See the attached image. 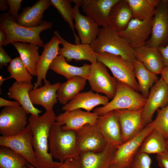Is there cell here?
<instances>
[{
    "label": "cell",
    "mask_w": 168,
    "mask_h": 168,
    "mask_svg": "<svg viewBox=\"0 0 168 168\" xmlns=\"http://www.w3.org/2000/svg\"><path fill=\"white\" fill-rule=\"evenodd\" d=\"M56 118L52 110L46 111L40 116L31 114L28 118L33 133V148L37 156L38 168H56L63 163L54 161L49 152V136Z\"/></svg>",
    "instance_id": "1"
},
{
    "label": "cell",
    "mask_w": 168,
    "mask_h": 168,
    "mask_svg": "<svg viewBox=\"0 0 168 168\" xmlns=\"http://www.w3.org/2000/svg\"><path fill=\"white\" fill-rule=\"evenodd\" d=\"M51 22L43 21L39 26L29 28L18 24L8 12L0 16V28L6 32L7 38L3 46H6L14 42H20L35 44L39 47L43 46L44 42L40 37L43 30L51 29Z\"/></svg>",
    "instance_id": "2"
},
{
    "label": "cell",
    "mask_w": 168,
    "mask_h": 168,
    "mask_svg": "<svg viewBox=\"0 0 168 168\" xmlns=\"http://www.w3.org/2000/svg\"><path fill=\"white\" fill-rule=\"evenodd\" d=\"M55 121L52 127L49 138V152L53 157L63 163L68 159H79L80 152L76 131L65 130Z\"/></svg>",
    "instance_id": "3"
},
{
    "label": "cell",
    "mask_w": 168,
    "mask_h": 168,
    "mask_svg": "<svg viewBox=\"0 0 168 168\" xmlns=\"http://www.w3.org/2000/svg\"><path fill=\"white\" fill-rule=\"evenodd\" d=\"M90 45L95 53H106L121 56L133 66L136 60L134 49L108 25L100 29L96 39Z\"/></svg>",
    "instance_id": "4"
},
{
    "label": "cell",
    "mask_w": 168,
    "mask_h": 168,
    "mask_svg": "<svg viewBox=\"0 0 168 168\" xmlns=\"http://www.w3.org/2000/svg\"><path fill=\"white\" fill-rule=\"evenodd\" d=\"M147 99L129 87L117 82L115 94L112 100L105 106L94 109L99 116L118 110H141Z\"/></svg>",
    "instance_id": "5"
},
{
    "label": "cell",
    "mask_w": 168,
    "mask_h": 168,
    "mask_svg": "<svg viewBox=\"0 0 168 168\" xmlns=\"http://www.w3.org/2000/svg\"><path fill=\"white\" fill-rule=\"evenodd\" d=\"M95 53L97 61L103 63L110 69L117 82L137 92L138 91L133 66L131 63L119 56L106 53Z\"/></svg>",
    "instance_id": "6"
},
{
    "label": "cell",
    "mask_w": 168,
    "mask_h": 168,
    "mask_svg": "<svg viewBox=\"0 0 168 168\" xmlns=\"http://www.w3.org/2000/svg\"><path fill=\"white\" fill-rule=\"evenodd\" d=\"M0 145L11 148L23 157L28 164L38 168L37 156L33 148V133L29 123L18 134L9 137L0 136Z\"/></svg>",
    "instance_id": "7"
},
{
    "label": "cell",
    "mask_w": 168,
    "mask_h": 168,
    "mask_svg": "<svg viewBox=\"0 0 168 168\" xmlns=\"http://www.w3.org/2000/svg\"><path fill=\"white\" fill-rule=\"evenodd\" d=\"M87 80L92 91L105 94L109 99L114 97L117 89V81L108 72L106 67L97 61L91 64Z\"/></svg>",
    "instance_id": "8"
},
{
    "label": "cell",
    "mask_w": 168,
    "mask_h": 168,
    "mask_svg": "<svg viewBox=\"0 0 168 168\" xmlns=\"http://www.w3.org/2000/svg\"><path fill=\"white\" fill-rule=\"evenodd\" d=\"M154 129L148 124L137 135L117 147L111 164L119 168H130L143 141Z\"/></svg>",
    "instance_id": "9"
},
{
    "label": "cell",
    "mask_w": 168,
    "mask_h": 168,
    "mask_svg": "<svg viewBox=\"0 0 168 168\" xmlns=\"http://www.w3.org/2000/svg\"><path fill=\"white\" fill-rule=\"evenodd\" d=\"M151 35L145 45L158 48L168 44V0H160L155 8Z\"/></svg>",
    "instance_id": "10"
},
{
    "label": "cell",
    "mask_w": 168,
    "mask_h": 168,
    "mask_svg": "<svg viewBox=\"0 0 168 168\" xmlns=\"http://www.w3.org/2000/svg\"><path fill=\"white\" fill-rule=\"evenodd\" d=\"M27 114L22 107H4L0 113V133L9 137L18 134L27 125Z\"/></svg>",
    "instance_id": "11"
},
{
    "label": "cell",
    "mask_w": 168,
    "mask_h": 168,
    "mask_svg": "<svg viewBox=\"0 0 168 168\" xmlns=\"http://www.w3.org/2000/svg\"><path fill=\"white\" fill-rule=\"evenodd\" d=\"M168 105V86L161 78L151 88L145 104L142 110V117L144 127L152 121L153 115L160 108Z\"/></svg>",
    "instance_id": "12"
},
{
    "label": "cell",
    "mask_w": 168,
    "mask_h": 168,
    "mask_svg": "<svg viewBox=\"0 0 168 168\" xmlns=\"http://www.w3.org/2000/svg\"><path fill=\"white\" fill-rule=\"evenodd\" d=\"M153 18L144 21L132 18L124 30L117 33L133 49L140 47L151 34Z\"/></svg>",
    "instance_id": "13"
},
{
    "label": "cell",
    "mask_w": 168,
    "mask_h": 168,
    "mask_svg": "<svg viewBox=\"0 0 168 168\" xmlns=\"http://www.w3.org/2000/svg\"><path fill=\"white\" fill-rule=\"evenodd\" d=\"M75 4L73 8L74 27L77 31L81 44L90 45L96 39L100 29L98 25L86 16L82 15L79 8L82 7V0H71Z\"/></svg>",
    "instance_id": "14"
},
{
    "label": "cell",
    "mask_w": 168,
    "mask_h": 168,
    "mask_svg": "<svg viewBox=\"0 0 168 168\" xmlns=\"http://www.w3.org/2000/svg\"><path fill=\"white\" fill-rule=\"evenodd\" d=\"M77 143L80 152H102L107 143L95 125L86 124L76 131Z\"/></svg>",
    "instance_id": "15"
},
{
    "label": "cell",
    "mask_w": 168,
    "mask_h": 168,
    "mask_svg": "<svg viewBox=\"0 0 168 168\" xmlns=\"http://www.w3.org/2000/svg\"><path fill=\"white\" fill-rule=\"evenodd\" d=\"M95 125L107 144L117 148L124 143L118 117L115 110L99 116Z\"/></svg>",
    "instance_id": "16"
},
{
    "label": "cell",
    "mask_w": 168,
    "mask_h": 168,
    "mask_svg": "<svg viewBox=\"0 0 168 168\" xmlns=\"http://www.w3.org/2000/svg\"><path fill=\"white\" fill-rule=\"evenodd\" d=\"M54 36L59 40L63 47L60 48L58 55H62L67 62H71L73 59L77 61L86 60L91 64L97 61L95 53L91 49L90 45L80 44H73L63 39L57 30L53 32Z\"/></svg>",
    "instance_id": "17"
},
{
    "label": "cell",
    "mask_w": 168,
    "mask_h": 168,
    "mask_svg": "<svg viewBox=\"0 0 168 168\" xmlns=\"http://www.w3.org/2000/svg\"><path fill=\"white\" fill-rule=\"evenodd\" d=\"M98 117L94 112L78 109L60 114L56 116V121L62 125L61 128L64 130L76 131L86 124L95 125Z\"/></svg>",
    "instance_id": "18"
},
{
    "label": "cell",
    "mask_w": 168,
    "mask_h": 168,
    "mask_svg": "<svg viewBox=\"0 0 168 168\" xmlns=\"http://www.w3.org/2000/svg\"><path fill=\"white\" fill-rule=\"evenodd\" d=\"M60 44L58 39L54 36L48 42L43 45V50L36 66V76L37 79L34 85L33 89L41 86L42 81L45 82L47 80L46 76L50 66L58 55Z\"/></svg>",
    "instance_id": "19"
},
{
    "label": "cell",
    "mask_w": 168,
    "mask_h": 168,
    "mask_svg": "<svg viewBox=\"0 0 168 168\" xmlns=\"http://www.w3.org/2000/svg\"><path fill=\"white\" fill-rule=\"evenodd\" d=\"M142 110H115L118 117L124 142L136 136L144 128L142 122Z\"/></svg>",
    "instance_id": "20"
},
{
    "label": "cell",
    "mask_w": 168,
    "mask_h": 168,
    "mask_svg": "<svg viewBox=\"0 0 168 168\" xmlns=\"http://www.w3.org/2000/svg\"><path fill=\"white\" fill-rule=\"evenodd\" d=\"M119 0H82V12L99 26L108 25V19L113 7Z\"/></svg>",
    "instance_id": "21"
},
{
    "label": "cell",
    "mask_w": 168,
    "mask_h": 168,
    "mask_svg": "<svg viewBox=\"0 0 168 168\" xmlns=\"http://www.w3.org/2000/svg\"><path fill=\"white\" fill-rule=\"evenodd\" d=\"M44 84L29 92L30 100L33 105H40L46 110H53V107L57 103V91L61 83L56 82L51 84L46 80Z\"/></svg>",
    "instance_id": "22"
},
{
    "label": "cell",
    "mask_w": 168,
    "mask_h": 168,
    "mask_svg": "<svg viewBox=\"0 0 168 168\" xmlns=\"http://www.w3.org/2000/svg\"><path fill=\"white\" fill-rule=\"evenodd\" d=\"M109 99L106 96L95 93L92 91L80 92L64 105L62 109L65 111H69L82 109L90 112L98 105H106L109 102Z\"/></svg>",
    "instance_id": "23"
},
{
    "label": "cell",
    "mask_w": 168,
    "mask_h": 168,
    "mask_svg": "<svg viewBox=\"0 0 168 168\" xmlns=\"http://www.w3.org/2000/svg\"><path fill=\"white\" fill-rule=\"evenodd\" d=\"M116 149L107 144L102 152H81L79 158L81 168H109L111 164Z\"/></svg>",
    "instance_id": "24"
},
{
    "label": "cell",
    "mask_w": 168,
    "mask_h": 168,
    "mask_svg": "<svg viewBox=\"0 0 168 168\" xmlns=\"http://www.w3.org/2000/svg\"><path fill=\"white\" fill-rule=\"evenodd\" d=\"M50 6V0H40L31 7L23 9L16 22L22 26L33 28L37 27L43 22L44 13Z\"/></svg>",
    "instance_id": "25"
},
{
    "label": "cell",
    "mask_w": 168,
    "mask_h": 168,
    "mask_svg": "<svg viewBox=\"0 0 168 168\" xmlns=\"http://www.w3.org/2000/svg\"><path fill=\"white\" fill-rule=\"evenodd\" d=\"M32 83H13L8 88L7 95L9 98L18 101L27 114H30L36 116L42 111L35 108L32 103L29 95L33 88Z\"/></svg>",
    "instance_id": "26"
},
{
    "label": "cell",
    "mask_w": 168,
    "mask_h": 168,
    "mask_svg": "<svg viewBox=\"0 0 168 168\" xmlns=\"http://www.w3.org/2000/svg\"><path fill=\"white\" fill-rule=\"evenodd\" d=\"M134 49L137 60L152 72L156 75L161 74L164 66L161 55L158 48L145 44Z\"/></svg>",
    "instance_id": "27"
},
{
    "label": "cell",
    "mask_w": 168,
    "mask_h": 168,
    "mask_svg": "<svg viewBox=\"0 0 168 168\" xmlns=\"http://www.w3.org/2000/svg\"><path fill=\"white\" fill-rule=\"evenodd\" d=\"M132 18L130 8L126 0H119L112 8L108 19V25L117 32L124 30Z\"/></svg>",
    "instance_id": "28"
},
{
    "label": "cell",
    "mask_w": 168,
    "mask_h": 168,
    "mask_svg": "<svg viewBox=\"0 0 168 168\" xmlns=\"http://www.w3.org/2000/svg\"><path fill=\"white\" fill-rule=\"evenodd\" d=\"M91 68V64H85L81 67L71 65L65 58L58 55L50 65L49 69L61 75L67 80L79 76L87 79Z\"/></svg>",
    "instance_id": "29"
},
{
    "label": "cell",
    "mask_w": 168,
    "mask_h": 168,
    "mask_svg": "<svg viewBox=\"0 0 168 168\" xmlns=\"http://www.w3.org/2000/svg\"><path fill=\"white\" fill-rule=\"evenodd\" d=\"M11 44L18 52L23 64L30 74L36 76V66L40 59L39 46L33 44L14 42Z\"/></svg>",
    "instance_id": "30"
},
{
    "label": "cell",
    "mask_w": 168,
    "mask_h": 168,
    "mask_svg": "<svg viewBox=\"0 0 168 168\" xmlns=\"http://www.w3.org/2000/svg\"><path fill=\"white\" fill-rule=\"evenodd\" d=\"M87 79L77 76L61 84L57 91L58 100L65 105L72 99L84 88Z\"/></svg>",
    "instance_id": "31"
},
{
    "label": "cell",
    "mask_w": 168,
    "mask_h": 168,
    "mask_svg": "<svg viewBox=\"0 0 168 168\" xmlns=\"http://www.w3.org/2000/svg\"><path fill=\"white\" fill-rule=\"evenodd\" d=\"M135 77L138 86V91L147 99L151 88L158 80L157 75L147 69L140 61L136 60L133 64Z\"/></svg>",
    "instance_id": "32"
},
{
    "label": "cell",
    "mask_w": 168,
    "mask_h": 168,
    "mask_svg": "<svg viewBox=\"0 0 168 168\" xmlns=\"http://www.w3.org/2000/svg\"><path fill=\"white\" fill-rule=\"evenodd\" d=\"M167 138L155 129L145 138L138 152L148 154L163 153L167 151Z\"/></svg>",
    "instance_id": "33"
},
{
    "label": "cell",
    "mask_w": 168,
    "mask_h": 168,
    "mask_svg": "<svg viewBox=\"0 0 168 168\" xmlns=\"http://www.w3.org/2000/svg\"><path fill=\"white\" fill-rule=\"evenodd\" d=\"M27 163L23 157L12 149L0 146V168H23Z\"/></svg>",
    "instance_id": "34"
},
{
    "label": "cell",
    "mask_w": 168,
    "mask_h": 168,
    "mask_svg": "<svg viewBox=\"0 0 168 168\" xmlns=\"http://www.w3.org/2000/svg\"><path fill=\"white\" fill-rule=\"evenodd\" d=\"M131 10L132 18L141 21L153 17L155 11V7L147 0H126Z\"/></svg>",
    "instance_id": "35"
},
{
    "label": "cell",
    "mask_w": 168,
    "mask_h": 168,
    "mask_svg": "<svg viewBox=\"0 0 168 168\" xmlns=\"http://www.w3.org/2000/svg\"><path fill=\"white\" fill-rule=\"evenodd\" d=\"M7 70L10 76L7 80L14 78L19 83H31L32 76L23 64L20 56L11 60L8 66Z\"/></svg>",
    "instance_id": "36"
},
{
    "label": "cell",
    "mask_w": 168,
    "mask_h": 168,
    "mask_svg": "<svg viewBox=\"0 0 168 168\" xmlns=\"http://www.w3.org/2000/svg\"><path fill=\"white\" fill-rule=\"evenodd\" d=\"M52 6L55 7L60 14L64 21L67 22L74 35L76 44H80V40L76 34L73 23V9L71 5L70 0H50Z\"/></svg>",
    "instance_id": "37"
},
{
    "label": "cell",
    "mask_w": 168,
    "mask_h": 168,
    "mask_svg": "<svg viewBox=\"0 0 168 168\" xmlns=\"http://www.w3.org/2000/svg\"><path fill=\"white\" fill-rule=\"evenodd\" d=\"M155 119L149 124L154 128L168 138V105L158 109Z\"/></svg>",
    "instance_id": "38"
},
{
    "label": "cell",
    "mask_w": 168,
    "mask_h": 168,
    "mask_svg": "<svg viewBox=\"0 0 168 168\" xmlns=\"http://www.w3.org/2000/svg\"><path fill=\"white\" fill-rule=\"evenodd\" d=\"M152 162L149 154L138 152L133 160L130 168H150Z\"/></svg>",
    "instance_id": "39"
},
{
    "label": "cell",
    "mask_w": 168,
    "mask_h": 168,
    "mask_svg": "<svg viewBox=\"0 0 168 168\" xmlns=\"http://www.w3.org/2000/svg\"><path fill=\"white\" fill-rule=\"evenodd\" d=\"M9 7L8 13L16 21L19 16L22 0H7Z\"/></svg>",
    "instance_id": "40"
},
{
    "label": "cell",
    "mask_w": 168,
    "mask_h": 168,
    "mask_svg": "<svg viewBox=\"0 0 168 168\" xmlns=\"http://www.w3.org/2000/svg\"><path fill=\"white\" fill-rule=\"evenodd\" d=\"M156 159L160 168H168V151L156 154Z\"/></svg>",
    "instance_id": "41"
},
{
    "label": "cell",
    "mask_w": 168,
    "mask_h": 168,
    "mask_svg": "<svg viewBox=\"0 0 168 168\" xmlns=\"http://www.w3.org/2000/svg\"><path fill=\"white\" fill-rule=\"evenodd\" d=\"M12 59L2 47H0V67L2 68L4 66H7Z\"/></svg>",
    "instance_id": "42"
},
{
    "label": "cell",
    "mask_w": 168,
    "mask_h": 168,
    "mask_svg": "<svg viewBox=\"0 0 168 168\" xmlns=\"http://www.w3.org/2000/svg\"><path fill=\"white\" fill-rule=\"evenodd\" d=\"M160 53L163 60L164 66L168 65V44L164 46L158 48Z\"/></svg>",
    "instance_id": "43"
},
{
    "label": "cell",
    "mask_w": 168,
    "mask_h": 168,
    "mask_svg": "<svg viewBox=\"0 0 168 168\" xmlns=\"http://www.w3.org/2000/svg\"><path fill=\"white\" fill-rule=\"evenodd\" d=\"M21 106L19 103L16 101H11L1 97H0V107H19Z\"/></svg>",
    "instance_id": "44"
},
{
    "label": "cell",
    "mask_w": 168,
    "mask_h": 168,
    "mask_svg": "<svg viewBox=\"0 0 168 168\" xmlns=\"http://www.w3.org/2000/svg\"><path fill=\"white\" fill-rule=\"evenodd\" d=\"M160 74L161 78L168 86V65L164 67Z\"/></svg>",
    "instance_id": "45"
},
{
    "label": "cell",
    "mask_w": 168,
    "mask_h": 168,
    "mask_svg": "<svg viewBox=\"0 0 168 168\" xmlns=\"http://www.w3.org/2000/svg\"><path fill=\"white\" fill-rule=\"evenodd\" d=\"M69 168H81L79 159H69Z\"/></svg>",
    "instance_id": "46"
},
{
    "label": "cell",
    "mask_w": 168,
    "mask_h": 168,
    "mask_svg": "<svg viewBox=\"0 0 168 168\" xmlns=\"http://www.w3.org/2000/svg\"><path fill=\"white\" fill-rule=\"evenodd\" d=\"M7 38L5 32L0 28V47H2Z\"/></svg>",
    "instance_id": "47"
},
{
    "label": "cell",
    "mask_w": 168,
    "mask_h": 168,
    "mask_svg": "<svg viewBox=\"0 0 168 168\" xmlns=\"http://www.w3.org/2000/svg\"><path fill=\"white\" fill-rule=\"evenodd\" d=\"M7 0H0V11L3 12L7 11L8 8Z\"/></svg>",
    "instance_id": "48"
},
{
    "label": "cell",
    "mask_w": 168,
    "mask_h": 168,
    "mask_svg": "<svg viewBox=\"0 0 168 168\" xmlns=\"http://www.w3.org/2000/svg\"><path fill=\"white\" fill-rule=\"evenodd\" d=\"M69 159L66 160L60 166L56 168H69ZM29 168H37L35 167L28 163L26 165Z\"/></svg>",
    "instance_id": "49"
},
{
    "label": "cell",
    "mask_w": 168,
    "mask_h": 168,
    "mask_svg": "<svg viewBox=\"0 0 168 168\" xmlns=\"http://www.w3.org/2000/svg\"><path fill=\"white\" fill-rule=\"evenodd\" d=\"M148 2L152 6L156 8L159 4L160 0H147Z\"/></svg>",
    "instance_id": "50"
},
{
    "label": "cell",
    "mask_w": 168,
    "mask_h": 168,
    "mask_svg": "<svg viewBox=\"0 0 168 168\" xmlns=\"http://www.w3.org/2000/svg\"><path fill=\"white\" fill-rule=\"evenodd\" d=\"M7 80V78H4L1 76H0V87L2 86L3 82L4 81Z\"/></svg>",
    "instance_id": "51"
},
{
    "label": "cell",
    "mask_w": 168,
    "mask_h": 168,
    "mask_svg": "<svg viewBox=\"0 0 168 168\" xmlns=\"http://www.w3.org/2000/svg\"><path fill=\"white\" fill-rule=\"evenodd\" d=\"M109 168H119L114 165L111 164Z\"/></svg>",
    "instance_id": "52"
},
{
    "label": "cell",
    "mask_w": 168,
    "mask_h": 168,
    "mask_svg": "<svg viewBox=\"0 0 168 168\" xmlns=\"http://www.w3.org/2000/svg\"><path fill=\"white\" fill-rule=\"evenodd\" d=\"M167 151H168V138L167 139Z\"/></svg>",
    "instance_id": "53"
},
{
    "label": "cell",
    "mask_w": 168,
    "mask_h": 168,
    "mask_svg": "<svg viewBox=\"0 0 168 168\" xmlns=\"http://www.w3.org/2000/svg\"><path fill=\"white\" fill-rule=\"evenodd\" d=\"M23 168H29L26 165V166H25Z\"/></svg>",
    "instance_id": "54"
}]
</instances>
